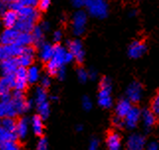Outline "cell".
I'll list each match as a JSON object with an SVG mask.
<instances>
[{"instance_id": "43", "label": "cell", "mask_w": 159, "mask_h": 150, "mask_svg": "<svg viewBox=\"0 0 159 150\" xmlns=\"http://www.w3.org/2000/svg\"><path fill=\"white\" fill-rule=\"evenodd\" d=\"M98 148H99V141L94 138V139H92L90 141L88 150H98Z\"/></svg>"}, {"instance_id": "46", "label": "cell", "mask_w": 159, "mask_h": 150, "mask_svg": "<svg viewBox=\"0 0 159 150\" xmlns=\"http://www.w3.org/2000/svg\"><path fill=\"white\" fill-rule=\"evenodd\" d=\"M40 26L43 28V30L45 31V32H48V30H50V28H51L50 23H48V22H47V21H43L42 23L40 24Z\"/></svg>"}, {"instance_id": "8", "label": "cell", "mask_w": 159, "mask_h": 150, "mask_svg": "<svg viewBox=\"0 0 159 150\" xmlns=\"http://www.w3.org/2000/svg\"><path fill=\"white\" fill-rule=\"evenodd\" d=\"M36 47L35 46H28L25 47L23 48V52L17 57L18 62L20 67H24V68H28L31 65H33L34 62V59L36 57Z\"/></svg>"}, {"instance_id": "30", "label": "cell", "mask_w": 159, "mask_h": 150, "mask_svg": "<svg viewBox=\"0 0 159 150\" xmlns=\"http://www.w3.org/2000/svg\"><path fill=\"white\" fill-rule=\"evenodd\" d=\"M0 125L4 127L8 131L16 133V125H17V120H15L13 118H4L0 120Z\"/></svg>"}, {"instance_id": "28", "label": "cell", "mask_w": 159, "mask_h": 150, "mask_svg": "<svg viewBox=\"0 0 159 150\" xmlns=\"http://www.w3.org/2000/svg\"><path fill=\"white\" fill-rule=\"evenodd\" d=\"M15 44H18L20 47H28L33 44V37L31 33H20V35L16 41ZM34 46V44H33Z\"/></svg>"}, {"instance_id": "34", "label": "cell", "mask_w": 159, "mask_h": 150, "mask_svg": "<svg viewBox=\"0 0 159 150\" xmlns=\"http://www.w3.org/2000/svg\"><path fill=\"white\" fill-rule=\"evenodd\" d=\"M77 76H78V79L80 82H86L87 79L89 78V73L87 72L85 69L83 68H79L78 71H77Z\"/></svg>"}, {"instance_id": "35", "label": "cell", "mask_w": 159, "mask_h": 150, "mask_svg": "<svg viewBox=\"0 0 159 150\" xmlns=\"http://www.w3.org/2000/svg\"><path fill=\"white\" fill-rule=\"evenodd\" d=\"M52 0H39V5H38V8L40 11H47L48 7L51 6Z\"/></svg>"}, {"instance_id": "5", "label": "cell", "mask_w": 159, "mask_h": 150, "mask_svg": "<svg viewBox=\"0 0 159 150\" xmlns=\"http://www.w3.org/2000/svg\"><path fill=\"white\" fill-rule=\"evenodd\" d=\"M87 14L82 10H78L72 16L71 20V28H72V33L75 36H81L84 34L87 26Z\"/></svg>"}, {"instance_id": "26", "label": "cell", "mask_w": 159, "mask_h": 150, "mask_svg": "<svg viewBox=\"0 0 159 150\" xmlns=\"http://www.w3.org/2000/svg\"><path fill=\"white\" fill-rule=\"evenodd\" d=\"M157 116L151 110H145L141 113V119L143 120V125L145 127H151L156 123Z\"/></svg>"}, {"instance_id": "1", "label": "cell", "mask_w": 159, "mask_h": 150, "mask_svg": "<svg viewBox=\"0 0 159 150\" xmlns=\"http://www.w3.org/2000/svg\"><path fill=\"white\" fill-rule=\"evenodd\" d=\"M18 21L15 29L21 33H32L40 20L41 11L38 7L23 6L18 12Z\"/></svg>"}, {"instance_id": "22", "label": "cell", "mask_w": 159, "mask_h": 150, "mask_svg": "<svg viewBox=\"0 0 159 150\" xmlns=\"http://www.w3.org/2000/svg\"><path fill=\"white\" fill-rule=\"evenodd\" d=\"M120 137L117 132L111 131L108 133L106 138L107 147L109 150H120Z\"/></svg>"}, {"instance_id": "15", "label": "cell", "mask_w": 159, "mask_h": 150, "mask_svg": "<svg viewBox=\"0 0 159 150\" xmlns=\"http://www.w3.org/2000/svg\"><path fill=\"white\" fill-rule=\"evenodd\" d=\"M141 119V112L139 108L133 107L129 112V114L125 116L124 119L125 120V125L129 127V129H134L135 125H138L139 120Z\"/></svg>"}, {"instance_id": "44", "label": "cell", "mask_w": 159, "mask_h": 150, "mask_svg": "<svg viewBox=\"0 0 159 150\" xmlns=\"http://www.w3.org/2000/svg\"><path fill=\"white\" fill-rule=\"evenodd\" d=\"M65 74H66V72H65V68H64V66H63V67H61L58 70V72L57 73V77L58 79L62 80L65 77Z\"/></svg>"}, {"instance_id": "49", "label": "cell", "mask_w": 159, "mask_h": 150, "mask_svg": "<svg viewBox=\"0 0 159 150\" xmlns=\"http://www.w3.org/2000/svg\"><path fill=\"white\" fill-rule=\"evenodd\" d=\"M4 1H6L8 3H12V2H17V1H19V0H4Z\"/></svg>"}, {"instance_id": "32", "label": "cell", "mask_w": 159, "mask_h": 150, "mask_svg": "<svg viewBox=\"0 0 159 150\" xmlns=\"http://www.w3.org/2000/svg\"><path fill=\"white\" fill-rule=\"evenodd\" d=\"M0 148L3 150H20V145L17 141H9L0 144Z\"/></svg>"}, {"instance_id": "41", "label": "cell", "mask_w": 159, "mask_h": 150, "mask_svg": "<svg viewBox=\"0 0 159 150\" xmlns=\"http://www.w3.org/2000/svg\"><path fill=\"white\" fill-rule=\"evenodd\" d=\"M82 106H83V108L87 111L92 108V102L87 96H85L83 99H82Z\"/></svg>"}, {"instance_id": "17", "label": "cell", "mask_w": 159, "mask_h": 150, "mask_svg": "<svg viewBox=\"0 0 159 150\" xmlns=\"http://www.w3.org/2000/svg\"><path fill=\"white\" fill-rule=\"evenodd\" d=\"M31 126L30 120L27 118H21L17 120V125H16V133H17L18 139L24 140L28 135L29 129Z\"/></svg>"}, {"instance_id": "33", "label": "cell", "mask_w": 159, "mask_h": 150, "mask_svg": "<svg viewBox=\"0 0 159 150\" xmlns=\"http://www.w3.org/2000/svg\"><path fill=\"white\" fill-rule=\"evenodd\" d=\"M151 111L157 116H159V93L154 97L151 103Z\"/></svg>"}, {"instance_id": "7", "label": "cell", "mask_w": 159, "mask_h": 150, "mask_svg": "<svg viewBox=\"0 0 159 150\" xmlns=\"http://www.w3.org/2000/svg\"><path fill=\"white\" fill-rule=\"evenodd\" d=\"M23 47L18 44H1L0 43V61L8 58L18 57L23 52Z\"/></svg>"}, {"instance_id": "37", "label": "cell", "mask_w": 159, "mask_h": 150, "mask_svg": "<svg viewBox=\"0 0 159 150\" xmlns=\"http://www.w3.org/2000/svg\"><path fill=\"white\" fill-rule=\"evenodd\" d=\"M19 2L24 6L30 7H38L39 5V0H19Z\"/></svg>"}, {"instance_id": "39", "label": "cell", "mask_w": 159, "mask_h": 150, "mask_svg": "<svg viewBox=\"0 0 159 150\" xmlns=\"http://www.w3.org/2000/svg\"><path fill=\"white\" fill-rule=\"evenodd\" d=\"M37 150H48V141L45 137H41L37 144Z\"/></svg>"}, {"instance_id": "4", "label": "cell", "mask_w": 159, "mask_h": 150, "mask_svg": "<svg viewBox=\"0 0 159 150\" xmlns=\"http://www.w3.org/2000/svg\"><path fill=\"white\" fill-rule=\"evenodd\" d=\"M112 83L108 78H103L100 82L99 95H98V103L103 108H110L112 106Z\"/></svg>"}, {"instance_id": "45", "label": "cell", "mask_w": 159, "mask_h": 150, "mask_svg": "<svg viewBox=\"0 0 159 150\" xmlns=\"http://www.w3.org/2000/svg\"><path fill=\"white\" fill-rule=\"evenodd\" d=\"M72 60H74V57H73V54L71 53V52H69L67 51L66 54H65V63H69V62L72 61Z\"/></svg>"}, {"instance_id": "19", "label": "cell", "mask_w": 159, "mask_h": 150, "mask_svg": "<svg viewBox=\"0 0 159 150\" xmlns=\"http://www.w3.org/2000/svg\"><path fill=\"white\" fill-rule=\"evenodd\" d=\"M146 52V46L140 41H134L129 48V55L131 58H139Z\"/></svg>"}, {"instance_id": "24", "label": "cell", "mask_w": 159, "mask_h": 150, "mask_svg": "<svg viewBox=\"0 0 159 150\" xmlns=\"http://www.w3.org/2000/svg\"><path fill=\"white\" fill-rule=\"evenodd\" d=\"M45 31L43 30V28L40 26V24H38L34 30L32 31V37H33V44L35 47L39 48L41 44H43V38H45Z\"/></svg>"}, {"instance_id": "40", "label": "cell", "mask_w": 159, "mask_h": 150, "mask_svg": "<svg viewBox=\"0 0 159 150\" xmlns=\"http://www.w3.org/2000/svg\"><path fill=\"white\" fill-rule=\"evenodd\" d=\"M71 4H72V6L75 7V8H82V7H85V2L86 0H70Z\"/></svg>"}, {"instance_id": "2", "label": "cell", "mask_w": 159, "mask_h": 150, "mask_svg": "<svg viewBox=\"0 0 159 150\" xmlns=\"http://www.w3.org/2000/svg\"><path fill=\"white\" fill-rule=\"evenodd\" d=\"M67 51L65 49L61 44L57 43L54 46V52L52 59L47 62L46 68L47 72L50 76H57L58 70L63 67L65 64V54Z\"/></svg>"}, {"instance_id": "11", "label": "cell", "mask_w": 159, "mask_h": 150, "mask_svg": "<svg viewBox=\"0 0 159 150\" xmlns=\"http://www.w3.org/2000/svg\"><path fill=\"white\" fill-rule=\"evenodd\" d=\"M67 51L73 54L74 59L77 61L78 63H81L84 60V48H83V44L79 40H72L69 41L67 43Z\"/></svg>"}, {"instance_id": "48", "label": "cell", "mask_w": 159, "mask_h": 150, "mask_svg": "<svg viewBox=\"0 0 159 150\" xmlns=\"http://www.w3.org/2000/svg\"><path fill=\"white\" fill-rule=\"evenodd\" d=\"M88 73H89V77H90V78L91 79H95V77H96V72L95 71H90V72H88Z\"/></svg>"}, {"instance_id": "13", "label": "cell", "mask_w": 159, "mask_h": 150, "mask_svg": "<svg viewBox=\"0 0 159 150\" xmlns=\"http://www.w3.org/2000/svg\"><path fill=\"white\" fill-rule=\"evenodd\" d=\"M19 31L15 28H8V29H3L0 32V43L1 44H15L16 41L20 35Z\"/></svg>"}, {"instance_id": "36", "label": "cell", "mask_w": 159, "mask_h": 150, "mask_svg": "<svg viewBox=\"0 0 159 150\" xmlns=\"http://www.w3.org/2000/svg\"><path fill=\"white\" fill-rule=\"evenodd\" d=\"M40 82H41V87L45 88V89L48 88V87L51 86V83H52L51 76H50V75H46V76L41 77Z\"/></svg>"}, {"instance_id": "31", "label": "cell", "mask_w": 159, "mask_h": 150, "mask_svg": "<svg viewBox=\"0 0 159 150\" xmlns=\"http://www.w3.org/2000/svg\"><path fill=\"white\" fill-rule=\"evenodd\" d=\"M37 109H38V115H39L43 120H46V119L48 118V116H50V112H51L48 101L46 102V103L38 105Z\"/></svg>"}, {"instance_id": "10", "label": "cell", "mask_w": 159, "mask_h": 150, "mask_svg": "<svg viewBox=\"0 0 159 150\" xmlns=\"http://www.w3.org/2000/svg\"><path fill=\"white\" fill-rule=\"evenodd\" d=\"M20 67L17 57L8 58L0 61V71H1L2 76L14 75L16 71Z\"/></svg>"}, {"instance_id": "29", "label": "cell", "mask_w": 159, "mask_h": 150, "mask_svg": "<svg viewBox=\"0 0 159 150\" xmlns=\"http://www.w3.org/2000/svg\"><path fill=\"white\" fill-rule=\"evenodd\" d=\"M48 102V94L45 88L43 87H38L35 91V103L38 106V105L43 104Z\"/></svg>"}, {"instance_id": "25", "label": "cell", "mask_w": 159, "mask_h": 150, "mask_svg": "<svg viewBox=\"0 0 159 150\" xmlns=\"http://www.w3.org/2000/svg\"><path fill=\"white\" fill-rule=\"evenodd\" d=\"M27 75H28L29 84H35L38 81L41 80V70L39 66L35 64L31 65L30 67L27 68Z\"/></svg>"}, {"instance_id": "27", "label": "cell", "mask_w": 159, "mask_h": 150, "mask_svg": "<svg viewBox=\"0 0 159 150\" xmlns=\"http://www.w3.org/2000/svg\"><path fill=\"white\" fill-rule=\"evenodd\" d=\"M17 133L8 131L7 130H5L4 127L0 125V144L9 141H17Z\"/></svg>"}, {"instance_id": "20", "label": "cell", "mask_w": 159, "mask_h": 150, "mask_svg": "<svg viewBox=\"0 0 159 150\" xmlns=\"http://www.w3.org/2000/svg\"><path fill=\"white\" fill-rule=\"evenodd\" d=\"M2 22V25L4 29H8V28H14L16 23L18 21V14L17 12L12 10H8L1 18H0Z\"/></svg>"}, {"instance_id": "47", "label": "cell", "mask_w": 159, "mask_h": 150, "mask_svg": "<svg viewBox=\"0 0 159 150\" xmlns=\"http://www.w3.org/2000/svg\"><path fill=\"white\" fill-rule=\"evenodd\" d=\"M147 150H158V145L156 142H151L147 146Z\"/></svg>"}, {"instance_id": "12", "label": "cell", "mask_w": 159, "mask_h": 150, "mask_svg": "<svg viewBox=\"0 0 159 150\" xmlns=\"http://www.w3.org/2000/svg\"><path fill=\"white\" fill-rule=\"evenodd\" d=\"M28 85H29V81H28V75H27V68L19 67L15 73L14 90L24 92Z\"/></svg>"}, {"instance_id": "3", "label": "cell", "mask_w": 159, "mask_h": 150, "mask_svg": "<svg viewBox=\"0 0 159 150\" xmlns=\"http://www.w3.org/2000/svg\"><path fill=\"white\" fill-rule=\"evenodd\" d=\"M85 7L90 16L98 19L107 17L109 6L106 0H86Z\"/></svg>"}, {"instance_id": "42", "label": "cell", "mask_w": 159, "mask_h": 150, "mask_svg": "<svg viewBox=\"0 0 159 150\" xmlns=\"http://www.w3.org/2000/svg\"><path fill=\"white\" fill-rule=\"evenodd\" d=\"M61 39H62V33L61 31H56V32H53V34H52V40L54 43H59V42L61 41Z\"/></svg>"}, {"instance_id": "18", "label": "cell", "mask_w": 159, "mask_h": 150, "mask_svg": "<svg viewBox=\"0 0 159 150\" xmlns=\"http://www.w3.org/2000/svg\"><path fill=\"white\" fill-rule=\"evenodd\" d=\"M53 52H54V46L48 43H43L39 47V57L42 61L46 63L52 59Z\"/></svg>"}, {"instance_id": "38", "label": "cell", "mask_w": 159, "mask_h": 150, "mask_svg": "<svg viewBox=\"0 0 159 150\" xmlns=\"http://www.w3.org/2000/svg\"><path fill=\"white\" fill-rule=\"evenodd\" d=\"M9 10V3L4 1V0H0V18Z\"/></svg>"}, {"instance_id": "23", "label": "cell", "mask_w": 159, "mask_h": 150, "mask_svg": "<svg viewBox=\"0 0 159 150\" xmlns=\"http://www.w3.org/2000/svg\"><path fill=\"white\" fill-rule=\"evenodd\" d=\"M31 129L33 132L38 136H42L43 133V120L39 115L34 116L30 120Z\"/></svg>"}, {"instance_id": "21", "label": "cell", "mask_w": 159, "mask_h": 150, "mask_svg": "<svg viewBox=\"0 0 159 150\" xmlns=\"http://www.w3.org/2000/svg\"><path fill=\"white\" fill-rule=\"evenodd\" d=\"M131 108H133V106H131V102L129 99L120 100L116 106V116L120 119H125V116L129 114Z\"/></svg>"}, {"instance_id": "14", "label": "cell", "mask_w": 159, "mask_h": 150, "mask_svg": "<svg viewBox=\"0 0 159 150\" xmlns=\"http://www.w3.org/2000/svg\"><path fill=\"white\" fill-rule=\"evenodd\" d=\"M127 96L131 103L139 102L142 96V87L140 83L134 81L131 84H129V86L127 89Z\"/></svg>"}, {"instance_id": "16", "label": "cell", "mask_w": 159, "mask_h": 150, "mask_svg": "<svg viewBox=\"0 0 159 150\" xmlns=\"http://www.w3.org/2000/svg\"><path fill=\"white\" fill-rule=\"evenodd\" d=\"M145 145L144 137L140 134H133L128 138L125 148L127 150H143Z\"/></svg>"}, {"instance_id": "6", "label": "cell", "mask_w": 159, "mask_h": 150, "mask_svg": "<svg viewBox=\"0 0 159 150\" xmlns=\"http://www.w3.org/2000/svg\"><path fill=\"white\" fill-rule=\"evenodd\" d=\"M19 115V112L12 99V96L6 100H0V120L4 118L15 119Z\"/></svg>"}, {"instance_id": "52", "label": "cell", "mask_w": 159, "mask_h": 150, "mask_svg": "<svg viewBox=\"0 0 159 150\" xmlns=\"http://www.w3.org/2000/svg\"><path fill=\"white\" fill-rule=\"evenodd\" d=\"M0 150H3V149H1V148H0Z\"/></svg>"}, {"instance_id": "50", "label": "cell", "mask_w": 159, "mask_h": 150, "mask_svg": "<svg viewBox=\"0 0 159 150\" xmlns=\"http://www.w3.org/2000/svg\"><path fill=\"white\" fill-rule=\"evenodd\" d=\"M3 29H4V28H3V25H2V22H1V20H0V32H1Z\"/></svg>"}, {"instance_id": "9", "label": "cell", "mask_w": 159, "mask_h": 150, "mask_svg": "<svg viewBox=\"0 0 159 150\" xmlns=\"http://www.w3.org/2000/svg\"><path fill=\"white\" fill-rule=\"evenodd\" d=\"M15 87V74L0 78V99L9 96Z\"/></svg>"}, {"instance_id": "51", "label": "cell", "mask_w": 159, "mask_h": 150, "mask_svg": "<svg viewBox=\"0 0 159 150\" xmlns=\"http://www.w3.org/2000/svg\"><path fill=\"white\" fill-rule=\"evenodd\" d=\"M2 77V74H1V71H0V78Z\"/></svg>"}]
</instances>
